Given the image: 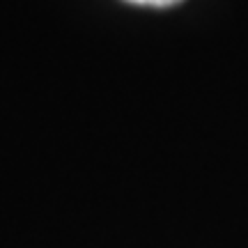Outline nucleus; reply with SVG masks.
I'll return each instance as SVG.
<instances>
[{"label":"nucleus","mask_w":248,"mask_h":248,"mask_svg":"<svg viewBox=\"0 0 248 248\" xmlns=\"http://www.w3.org/2000/svg\"><path fill=\"white\" fill-rule=\"evenodd\" d=\"M133 5H147V7H170V5H177L179 0H126Z\"/></svg>","instance_id":"1"}]
</instances>
